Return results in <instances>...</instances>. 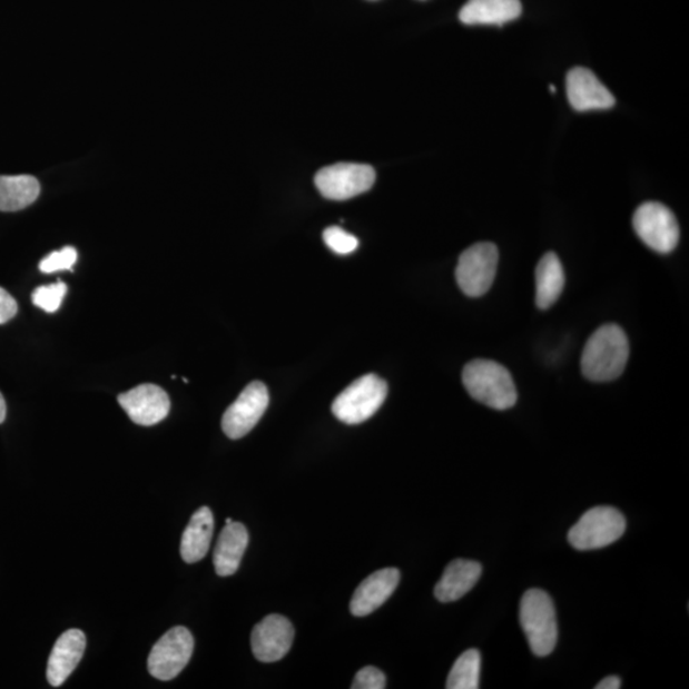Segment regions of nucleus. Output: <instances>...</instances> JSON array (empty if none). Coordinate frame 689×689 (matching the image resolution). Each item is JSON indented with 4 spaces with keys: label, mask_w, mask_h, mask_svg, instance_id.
Instances as JSON below:
<instances>
[{
    "label": "nucleus",
    "mask_w": 689,
    "mask_h": 689,
    "mask_svg": "<svg viewBox=\"0 0 689 689\" xmlns=\"http://www.w3.org/2000/svg\"><path fill=\"white\" fill-rule=\"evenodd\" d=\"M630 343L618 325H604L588 339L581 357L583 376L592 382L617 380L626 370Z\"/></svg>",
    "instance_id": "f257e3e1"
},
{
    "label": "nucleus",
    "mask_w": 689,
    "mask_h": 689,
    "mask_svg": "<svg viewBox=\"0 0 689 689\" xmlns=\"http://www.w3.org/2000/svg\"><path fill=\"white\" fill-rule=\"evenodd\" d=\"M462 382L469 395L495 410H508L518 403V390L511 373L500 363L476 360L466 364Z\"/></svg>",
    "instance_id": "f03ea898"
},
{
    "label": "nucleus",
    "mask_w": 689,
    "mask_h": 689,
    "mask_svg": "<svg viewBox=\"0 0 689 689\" xmlns=\"http://www.w3.org/2000/svg\"><path fill=\"white\" fill-rule=\"evenodd\" d=\"M520 623L537 657H548L554 651L558 641L555 608L545 591L531 589L523 594Z\"/></svg>",
    "instance_id": "7ed1b4c3"
},
{
    "label": "nucleus",
    "mask_w": 689,
    "mask_h": 689,
    "mask_svg": "<svg viewBox=\"0 0 689 689\" xmlns=\"http://www.w3.org/2000/svg\"><path fill=\"white\" fill-rule=\"evenodd\" d=\"M387 383L377 374H366L346 387L333 404V413L348 425L361 424L376 414L387 397Z\"/></svg>",
    "instance_id": "20e7f679"
},
{
    "label": "nucleus",
    "mask_w": 689,
    "mask_h": 689,
    "mask_svg": "<svg viewBox=\"0 0 689 689\" xmlns=\"http://www.w3.org/2000/svg\"><path fill=\"white\" fill-rule=\"evenodd\" d=\"M626 519L609 505L589 510L570 530L569 542L578 551H596L621 539L626 531Z\"/></svg>",
    "instance_id": "39448f33"
},
{
    "label": "nucleus",
    "mask_w": 689,
    "mask_h": 689,
    "mask_svg": "<svg viewBox=\"0 0 689 689\" xmlns=\"http://www.w3.org/2000/svg\"><path fill=\"white\" fill-rule=\"evenodd\" d=\"M500 253L493 243H476L459 258L456 280L460 289L471 298L490 292L499 268Z\"/></svg>",
    "instance_id": "423d86ee"
},
{
    "label": "nucleus",
    "mask_w": 689,
    "mask_h": 689,
    "mask_svg": "<svg viewBox=\"0 0 689 689\" xmlns=\"http://www.w3.org/2000/svg\"><path fill=\"white\" fill-rule=\"evenodd\" d=\"M376 181L371 165L339 163L321 169L314 183L321 195L334 200H345L368 191Z\"/></svg>",
    "instance_id": "0eeeda50"
},
{
    "label": "nucleus",
    "mask_w": 689,
    "mask_h": 689,
    "mask_svg": "<svg viewBox=\"0 0 689 689\" xmlns=\"http://www.w3.org/2000/svg\"><path fill=\"white\" fill-rule=\"evenodd\" d=\"M633 228L649 248L667 255L679 242V225L673 213L659 203L641 205L633 215Z\"/></svg>",
    "instance_id": "6e6552de"
},
{
    "label": "nucleus",
    "mask_w": 689,
    "mask_h": 689,
    "mask_svg": "<svg viewBox=\"0 0 689 689\" xmlns=\"http://www.w3.org/2000/svg\"><path fill=\"white\" fill-rule=\"evenodd\" d=\"M194 650V636L186 627H174L155 643L147 669L156 679L171 680L187 667Z\"/></svg>",
    "instance_id": "1a4fd4ad"
},
{
    "label": "nucleus",
    "mask_w": 689,
    "mask_h": 689,
    "mask_svg": "<svg viewBox=\"0 0 689 689\" xmlns=\"http://www.w3.org/2000/svg\"><path fill=\"white\" fill-rule=\"evenodd\" d=\"M268 403V390L264 383H249L237 401L226 410L222 422L224 433L230 440L243 439L264 416Z\"/></svg>",
    "instance_id": "9d476101"
},
{
    "label": "nucleus",
    "mask_w": 689,
    "mask_h": 689,
    "mask_svg": "<svg viewBox=\"0 0 689 689\" xmlns=\"http://www.w3.org/2000/svg\"><path fill=\"white\" fill-rule=\"evenodd\" d=\"M294 627L289 619L272 614L253 628L252 651L262 662H275L286 657L294 641Z\"/></svg>",
    "instance_id": "9b49d317"
},
{
    "label": "nucleus",
    "mask_w": 689,
    "mask_h": 689,
    "mask_svg": "<svg viewBox=\"0 0 689 689\" xmlns=\"http://www.w3.org/2000/svg\"><path fill=\"white\" fill-rule=\"evenodd\" d=\"M130 421L151 426L164 421L170 413V398L161 387L146 383L118 396Z\"/></svg>",
    "instance_id": "f8f14e48"
},
{
    "label": "nucleus",
    "mask_w": 689,
    "mask_h": 689,
    "mask_svg": "<svg viewBox=\"0 0 689 689\" xmlns=\"http://www.w3.org/2000/svg\"><path fill=\"white\" fill-rule=\"evenodd\" d=\"M567 96L578 111L607 110L614 107L616 98L590 69L575 67L565 78Z\"/></svg>",
    "instance_id": "ddd939ff"
},
{
    "label": "nucleus",
    "mask_w": 689,
    "mask_h": 689,
    "mask_svg": "<svg viewBox=\"0 0 689 689\" xmlns=\"http://www.w3.org/2000/svg\"><path fill=\"white\" fill-rule=\"evenodd\" d=\"M400 571L383 569L366 578L354 592L351 612L355 617L370 616L386 603L400 582Z\"/></svg>",
    "instance_id": "4468645a"
},
{
    "label": "nucleus",
    "mask_w": 689,
    "mask_h": 689,
    "mask_svg": "<svg viewBox=\"0 0 689 689\" xmlns=\"http://www.w3.org/2000/svg\"><path fill=\"white\" fill-rule=\"evenodd\" d=\"M86 649V636L80 630H69L57 640L48 661L47 677L52 687L62 686L80 665Z\"/></svg>",
    "instance_id": "2eb2a0df"
},
{
    "label": "nucleus",
    "mask_w": 689,
    "mask_h": 689,
    "mask_svg": "<svg viewBox=\"0 0 689 689\" xmlns=\"http://www.w3.org/2000/svg\"><path fill=\"white\" fill-rule=\"evenodd\" d=\"M482 565L475 561L456 560L444 570L441 580L434 588V597L441 603H452L476 585L482 575Z\"/></svg>",
    "instance_id": "dca6fc26"
},
{
    "label": "nucleus",
    "mask_w": 689,
    "mask_h": 689,
    "mask_svg": "<svg viewBox=\"0 0 689 689\" xmlns=\"http://www.w3.org/2000/svg\"><path fill=\"white\" fill-rule=\"evenodd\" d=\"M249 535L240 522L226 523L214 553L216 573L226 578L238 571L248 547Z\"/></svg>",
    "instance_id": "f3484780"
},
{
    "label": "nucleus",
    "mask_w": 689,
    "mask_h": 689,
    "mask_svg": "<svg viewBox=\"0 0 689 689\" xmlns=\"http://www.w3.org/2000/svg\"><path fill=\"white\" fill-rule=\"evenodd\" d=\"M521 12L520 0H469L459 17L465 24L501 26L518 20Z\"/></svg>",
    "instance_id": "a211bd4d"
},
{
    "label": "nucleus",
    "mask_w": 689,
    "mask_h": 689,
    "mask_svg": "<svg viewBox=\"0 0 689 689\" xmlns=\"http://www.w3.org/2000/svg\"><path fill=\"white\" fill-rule=\"evenodd\" d=\"M214 514L208 508L196 511L188 526L183 533L180 554L187 563H196L204 560L214 535Z\"/></svg>",
    "instance_id": "6ab92c4d"
},
{
    "label": "nucleus",
    "mask_w": 689,
    "mask_h": 689,
    "mask_svg": "<svg viewBox=\"0 0 689 689\" xmlns=\"http://www.w3.org/2000/svg\"><path fill=\"white\" fill-rule=\"evenodd\" d=\"M535 278L538 308L549 309L560 299L565 282L561 259L558 258L554 252H548L539 260Z\"/></svg>",
    "instance_id": "aec40b11"
},
{
    "label": "nucleus",
    "mask_w": 689,
    "mask_h": 689,
    "mask_svg": "<svg viewBox=\"0 0 689 689\" xmlns=\"http://www.w3.org/2000/svg\"><path fill=\"white\" fill-rule=\"evenodd\" d=\"M40 196V183L31 176L0 177V211L16 213Z\"/></svg>",
    "instance_id": "412c9836"
},
{
    "label": "nucleus",
    "mask_w": 689,
    "mask_h": 689,
    "mask_svg": "<svg viewBox=\"0 0 689 689\" xmlns=\"http://www.w3.org/2000/svg\"><path fill=\"white\" fill-rule=\"evenodd\" d=\"M482 656L475 649H470L453 665L447 678L449 689H478L481 687Z\"/></svg>",
    "instance_id": "4be33fe9"
},
{
    "label": "nucleus",
    "mask_w": 689,
    "mask_h": 689,
    "mask_svg": "<svg viewBox=\"0 0 689 689\" xmlns=\"http://www.w3.org/2000/svg\"><path fill=\"white\" fill-rule=\"evenodd\" d=\"M66 294L67 285L63 283L39 286L32 293V303L42 311L55 313L62 305Z\"/></svg>",
    "instance_id": "5701e85b"
},
{
    "label": "nucleus",
    "mask_w": 689,
    "mask_h": 689,
    "mask_svg": "<svg viewBox=\"0 0 689 689\" xmlns=\"http://www.w3.org/2000/svg\"><path fill=\"white\" fill-rule=\"evenodd\" d=\"M324 240L331 250L342 256L351 255L360 246V240L354 235L338 228V226L327 228L324 232Z\"/></svg>",
    "instance_id": "b1692460"
},
{
    "label": "nucleus",
    "mask_w": 689,
    "mask_h": 689,
    "mask_svg": "<svg viewBox=\"0 0 689 689\" xmlns=\"http://www.w3.org/2000/svg\"><path fill=\"white\" fill-rule=\"evenodd\" d=\"M78 258L73 247H65L62 250L52 252L40 262L39 269L43 274H52L72 269Z\"/></svg>",
    "instance_id": "393cba45"
},
{
    "label": "nucleus",
    "mask_w": 689,
    "mask_h": 689,
    "mask_svg": "<svg viewBox=\"0 0 689 689\" xmlns=\"http://www.w3.org/2000/svg\"><path fill=\"white\" fill-rule=\"evenodd\" d=\"M353 689H383L386 688V677L374 667H365L357 671Z\"/></svg>",
    "instance_id": "a878e982"
},
{
    "label": "nucleus",
    "mask_w": 689,
    "mask_h": 689,
    "mask_svg": "<svg viewBox=\"0 0 689 689\" xmlns=\"http://www.w3.org/2000/svg\"><path fill=\"white\" fill-rule=\"evenodd\" d=\"M17 312H19V304L10 293L0 287V325L14 318Z\"/></svg>",
    "instance_id": "bb28decb"
},
{
    "label": "nucleus",
    "mask_w": 689,
    "mask_h": 689,
    "mask_svg": "<svg viewBox=\"0 0 689 689\" xmlns=\"http://www.w3.org/2000/svg\"><path fill=\"white\" fill-rule=\"evenodd\" d=\"M622 687L621 678L617 676H609L601 680L599 685L596 687L597 689H619Z\"/></svg>",
    "instance_id": "cd10ccee"
},
{
    "label": "nucleus",
    "mask_w": 689,
    "mask_h": 689,
    "mask_svg": "<svg viewBox=\"0 0 689 689\" xmlns=\"http://www.w3.org/2000/svg\"><path fill=\"white\" fill-rule=\"evenodd\" d=\"M6 416H7L6 400L3 395L0 394V424H2L6 421Z\"/></svg>",
    "instance_id": "c85d7f7f"
},
{
    "label": "nucleus",
    "mask_w": 689,
    "mask_h": 689,
    "mask_svg": "<svg viewBox=\"0 0 689 689\" xmlns=\"http://www.w3.org/2000/svg\"><path fill=\"white\" fill-rule=\"evenodd\" d=\"M549 90H551L552 92H555V86L553 85L549 86Z\"/></svg>",
    "instance_id": "c756f323"
},
{
    "label": "nucleus",
    "mask_w": 689,
    "mask_h": 689,
    "mask_svg": "<svg viewBox=\"0 0 689 689\" xmlns=\"http://www.w3.org/2000/svg\"><path fill=\"white\" fill-rule=\"evenodd\" d=\"M232 522H233L232 519L226 520V523H232Z\"/></svg>",
    "instance_id": "7c9ffc66"
}]
</instances>
